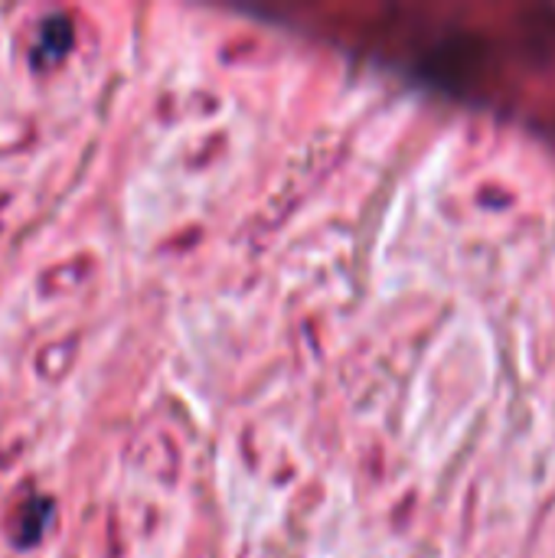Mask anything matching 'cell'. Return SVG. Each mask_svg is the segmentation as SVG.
I'll use <instances>...</instances> for the list:
<instances>
[]
</instances>
